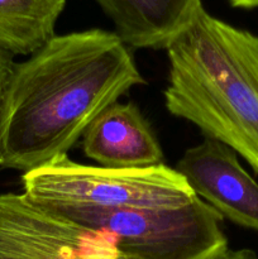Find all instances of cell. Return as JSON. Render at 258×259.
<instances>
[{"mask_svg": "<svg viewBox=\"0 0 258 259\" xmlns=\"http://www.w3.org/2000/svg\"><path fill=\"white\" fill-rule=\"evenodd\" d=\"M217 259H258V255L250 249H238V250L228 249L224 254H222Z\"/></svg>", "mask_w": 258, "mask_h": 259, "instance_id": "8fae6325", "label": "cell"}, {"mask_svg": "<svg viewBox=\"0 0 258 259\" xmlns=\"http://www.w3.org/2000/svg\"><path fill=\"white\" fill-rule=\"evenodd\" d=\"M133 48L166 50L202 8L201 0H95Z\"/></svg>", "mask_w": 258, "mask_h": 259, "instance_id": "ba28073f", "label": "cell"}, {"mask_svg": "<svg viewBox=\"0 0 258 259\" xmlns=\"http://www.w3.org/2000/svg\"><path fill=\"white\" fill-rule=\"evenodd\" d=\"M40 206L103 235L131 259H217L228 250L222 215L197 196L174 209Z\"/></svg>", "mask_w": 258, "mask_h": 259, "instance_id": "3957f363", "label": "cell"}, {"mask_svg": "<svg viewBox=\"0 0 258 259\" xmlns=\"http://www.w3.org/2000/svg\"><path fill=\"white\" fill-rule=\"evenodd\" d=\"M176 169L196 196L214 207L223 219L258 232V184L232 148L205 138L185 152Z\"/></svg>", "mask_w": 258, "mask_h": 259, "instance_id": "8992f818", "label": "cell"}, {"mask_svg": "<svg viewBox=\"0 0 258 259\" xmlns=\"http://www.w3.org/2000/svg\"><path fill=\"white\" fill-rule=\"evenodd\" d=\"M66 0H0V50L9 55L37 52L51 38Z\"/></svg>", "mask_w": 258, "mask_h": 259, "instance_id": "9c48e42d", "label": "cell"}, {"mask_svg": "<svg viewBox=\"0 0 258 259\" xmlns=\"http://www.w3.org/2000/svg\"><path fill=\"white\" fill-rule=\"evenodd\" d=\"M81 147L88 158L108 168L161 164L163 152L149 124L133 103L115 101L86 128Z\"/></svg>", "mask_w": 258, "mask_h": 259, "instance_id": "52a82bcc", "label": "cell"}, {"mask_svg": "<svg viewBox=\"0 0 258 259\" xmlns=\"http://www.w3.org/2000/svg\"><path fill=\"white\" fill-rule=\"evenodd\" d=\"M0 94H2V93H0Z\"/></svg>", "mask_w": 258, "mask_h": 259, "instance_id": "4fadbf2b", "label": "cell"}, {"mask_svg": "<svg viewBox=\"0 0 258 259\" xmlns=\"http://www.w3.org/2000/svg\"><path fill=\"white\" fill-rule=\"evenodd\" d=\"M23 194L39 205L101 209H174L196 197L176 168H108L58 157L22 175Z\"/></svg>", "mask_w": 258, "mask_h": 259, "instance_id": "277c9868", "label": "cell"}, {"mask_svg": "<svg viewBox=\"0 0 258 259\" xmlns=\"http://www.w3.org/2000/svg\"><path fill=\"white\" fill-rule=\"evenodd\" d=\"M233 8H240V9H254L258 8V0H229Z\"/></svg>", "mask_w": 258, "mask_h": 259, "instance_id": "7c38bea8", "label": "cell"}, {"mask_svg": "<svg viewBox=\"0 0 258 259\" xmlns=\"http://www.w3.org/2000/svg\"><path fill=\"white\" fill-rule=\"evenodd\" d=\"M166 51L168 113L232 148L258 175V35L201 8Z\"/></svg>", "mask_w": 258, "mask_h": 259, "instance_id": "7a4b0ae2", "label": "cell"}, {"mask_svg": "<svg viewBox=\"0 0 258 259\" xmlns=\"http://www.w3.org/2000/svg\"><path fill=\"white\" fill-rule=\"evenodd\" d=\"M0 259H131L24 194H0Z\"/></svg>", "mask_w": 258, "mask_h": 259, "instance_id": "5b68a950", "label": "cell"}, {"mask_svg": "<svg viewBox=\"0 0 258 259\" xmlns=\"http://www.w3.org/2000/svg\"><path fill=\"white\" fill-rule=\"evenodd\" d=\"M142 83L115 32L55 35L14 65L0 94V167L25 174L66 156L104 109Z\"/></svg>", "mask_w": 258, "mask_h": 259, "instance_id": "6da1fadb", "label": "cell"}, {"mask_svg": "<svg viewBox=\"0 0 258 259\" xmlns=\"http://www.w3.org/2000/svg\"><path fill=\"white\" fill-rule=\"evenodd\" d=\"M13 67H14V62L12 61V55L0 50V93L9 78Z\"/></svg>", "mask_w": 258, "mask_h": 259, "instance_id": "30bf717a", "label": "cell"}]
</instances>
